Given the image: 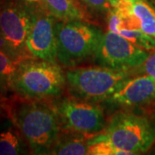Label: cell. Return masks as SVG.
<instances>
[{
    "instance_id": "cell-1",
    "label": "cell",
    "mask_w": 155,
    "mask_h": 155,
    "mask_svg": "<svg viewBox=\"0 0 155 155\" xmlns=\"http://www.w3.org/2000/svg\"><path fill=\"white\" fill-rule=\"evenodd\" d=\"M0 106L25 139L30 153L49 154L61 130L54 102L13 94L1 97Z\"/></svg>"
},
{
    "instance_id": "cell-2",
    "label": "cell",
    "mask_w": 155,
    "mask_h": 155,
    "mask_svg": "<svg viewBox=\"0 0 155 155\" xmlns=\"http://www.w3.org/2000/svg\"><path fill=\"white\" fill-rule=\"evenodd\" d=\"M66 87V72L58 62L30 57L18 67L11 91L22 97L48 99L61 96Z\"/></svg>"
},
{
    "instance_id": "cell-3",
    "label": "cell",
    "mask_w": 155,
    "mask_h": 155,
    "mask_svg": "<svg viewBox=\"0 0 155 155\" xmlns=\"http://www.w3.org/2000/svg\"><path fill=\"white\" fill-rule=\"evenodd\" d=\"M103 35V29L94 22L57 21V62L63 67L72 68L79 67L86 61H93Z\"/></svg>"
},
{
    "instance_id": "cell-4",
    "label": "cell",
    "mask_w": 155,
    "mask_h": 155,
    "mask_svg": "<svg viewBox=\"0 0 155 155\" xmlns=\"http://www.w3.org/2000/svg\"><path fill=\"white\" fill-rule=\"evenodd\" d=\"M98 134L131 154L143 153L155 142V119L118 111L111 116L104 131Z\"/></svg>"
},
{
    "instance_id": "cell-5",
    "label": "cell",
    "mask_w": 155,
    "mask_h": 155,
    "mask_svg": "<svg viewBox=\"0 0 155 155\" xmlns=\"http://www.w3.org/2000/svg\"><path fill=\"white\" fill-rule=\"evenodd\" d=\"M128 71L101 66L76 67L66 72L67 86L72 97L98 103L109 99L130 77Z\"/></svg>"
},
{
    "instance_id": "cell-6",
    "label": "cell",
    "mask_w": 155,
    "mask_h": 155,
    "mask_svg": "<svg viewBox=\"0 0 155 155\" xmlns=\"http://www.w3.org/2000/svg\"><path fill=\"white\" fill-rule=\"evenodd\" d=\"M54 104L62 130L91 137L105 128L107 120L104 109L94 102L72 97Z\"/></svg>"
},
{
    "instance_id": "cell-7",
    "label": "cell",
    "mask_w": 155,
    "mask_h": 155,
    "mask_svg": "<svg viewBox=\"0 0 155 155\" xmlns=\"http://www.w3.org/2000/svg\"><path fill=\"white\" fill-rule=\"evenodd\" d=\"M34 9L35 3L28 0H0V33L12 49L24 57H32L26 48V40Z\"/></svg>"
},
{
    "instance_id": "cell-8",
    "label": "cell",
    "mask_w": 155,
    "mask_h": 155,
    "mask_svg": "<svg viewBox=\"0 0 155 155\" xmlns=\"http://www.w3.org/2000/svg\"><path fill=\"white\" fill-rule=\"evenodd\" d=\"M151 54L110 30L104 33L93 61L101 67L128 71L141 67Z\"/></svg>"
},
{
    "instance_id": "cell-9",
    "label": "cell",
    "mask_w": 155,
    "mask_h": 155,
    "mask_svg": "<svg viewBox=\"0 0 155 155\" xmlns=\"http://www.w3.org/2000/svg\"><path fill=\"white\" fill-rule=\"evenodd\" d=\"M57 21L41 0L35 3L32 22L26 40V48L32 57L57 62L55 41Z\"/></svg>"
},
{
    "instance_id": "cell-10",
    "label": "cell",
    "mask_w": 155,
    "mask_h": 155,
    "mask_svg": "<svg viewBox=\"0 0 155 155\" xmlns=\"http://www.w3.org/2000/svg\"><path fill=\"white\" fill-rule=\"evenodd\" d=\"M122 107H136L155 102V81L147 74L127 78L109 99Z\"/></svg>"
},
{
    "instance_id": "cell-11",
    "label": "cell",
    "mask_w": 155,
    "mask_h": 155,
    "mask_svg": "<svg viewBox=\"0 0 155 155\" xmlns=\"http://www.w3.org/2000/svg\"><path fill=\"white\" fill-rule=\"evenodd\" d=\"M58 21L94 22L90 12L79 0H41Z\"/></svg>"
},
{
    "instance_id": "cell-12",
    "label": "cell",
    "mask_w": 155,
    "mask_h": 155,
    "mask_svg": "<svg viewBox=\"0 0 155 155\" xmlns=\"http://www.w3.org/2000/svg\"><path fill=\"white\" fill-rule=\"evenodd\" d=\"M90 136L61 130L49 154L85 155L88 154Z\"/></svg>"
},
{
    "instance_id": "cell-13",
    "label": "cell",
    "mask_w": 155,
    "mask_h": 155,
    "mask_svg": "<svg viewBox=\"0 0 155 155\" xmlns=\"http://www.w3.org/2000/svg\"><path fill=\"white\" fill-rule=\"evenodd\" d=\"M28 151L29 148L25 139L9 120V125L0 132V155L25 154L29 153Z\"/></svg>"
},
{
    "instance_id": "cell-14",
    "label": "cell",
    "mask_w": 155,
    "mask_h": 155,
    "mask_svg": "<svg viewBox=\"0 0 155 155\" xmlns=\"http://www.w3.org/2000/svg\"><path fill=\"white\" fill-rule=\"evenodd\" d=\"M28 58L30 57H18L0 51V98L11 91V81L18 67Z\"/></svg>"
},
{
    "instance_id": "cell-15",
    "label": "cell",
    "mask_w": 155,
    "mask_h": 155,
    "mask_svg": "<svg viewBox=\"0 0 155 155\" xmlns=\"http://www.w3.org/2000/svg\"><path fill=\"white\" fill-rule=\"evenodd\" d=\"M131 12L138 19L140 28L155 39V7L145 0H130Z\"/></svg>"
},
{
    "instance_id": "cell-16",
    "label": "cell",
    "mask_w": 155,
    "mask_h": 155,
    "mask_svg": "<svg viewBox=\"0 0 155 155\" xmlns=\"http://www.w3.org/2000/svg\"><path fill=\"white\" fill-rule=\"evenodd\" d=\"M89 155H128L129 152L120 149L108 140L103 139L99 134L90 137L88 140Z\"/></svg>"
},
{
    "instance_id": "cell-17",
    "label": "cell",
    "mask_w": 155,
    "mask_h": 155,
    "mask_svg": "<svg viewBox=\"0 0 155 155\" xmlns=\"http://www.w3.org/2000/svg\"><path fill=\"white\" fill-rule=\"evenodd\" d=\"M118 34L142 49L150 53L155 50V39L143 32L140 28H121Z\"/></svg>"
},
{
    "instance_id": "cell-18",
    "label": "cell",
    "mask_w": 155,
    "mask_h": 155,
    "mask_svg": "<svg viewBox=\"0 0 155 155\" xmlns=\"http://www.w3.org/2000/svg\"><path fill=\"white\" fill-rule=\"evenodd\" d=\"M81 3L88 11L90 10L93 13L105 16V17L112 8L109 0H81Z\"/></svg>"
},
{
    "instance_id": "cell-19",
    "label": "cell",
    "mask_w": 155,
    "mask_h": 155,
    "mask_svg": "<svg viewBox=\"0 0 155 155\" xmlns=\"http://www.w3.org/2000/svg\"><path fill=\"white\" fill-rule=\"evenodd\" d=\"M142 69L155 81V50L153 51L142 64Z\"/></svg>"
},
{
    "instance_id": "cell-20",
    "label": "cell",
    "mask_w": 155,
    "mask_h": 155,
    "mask_svg": "<svg viewBox=\"0 0 155 155\" xmlns=\"http://www.w3.org/2000/svg\"><path fill=\"white\" fill-rule=\"evenodd\" d=\"M0 51H3V52H5V53H8L10 54H12L14 56H18V57H24V56L19 55L18 54H17L14 50L12 49L11 46L9 45V43L6 41V40L4 37L3 35L0 33Z\"/></svg>"
},
{
    "instance_id": "cell-21",
    "label": "cell",
    "mask_w": 155,
    "mask_h": 155,
    "mask_svg": "<svg viewBox=\"0 0 155 155\" xmlns=\"http://www.w3.org/2000/svg\"><path fill=\"white\" fill-rule=\"evenodd\" d=\"M112 7L127 8L130 5V0H109Z\"/></svg>"
},
{
    "instance_id": "cell-22",
    "label": "cell",
    "mask_w": 155,
    "mask_h": 155,
    "mask_svg": "<svg viewBox=\"0 0 155 155\" xmlns=\"http://www.w3.org/2000/svg\"><path fill=\"white\" fill-rule=\"evenodd\" d=\"M146 2H147L148 4H150L151 5L154 6L155 7V0H145Z\"/></svg>"
},
{
    "instance_id": "cell-23",
    "label": "cell",
    "mask_w": 155,
    "mask_h": 155,
    "mask_svg": "<svg viewBox=\"0 0 155 155\" xmlns=\"http://www.w3.org/2000/svg\"><path fill=\"white\" fill-rule=\"evenodd\" d=\"M2 116H5V114H4V111H3L2 108H1V106H0V118H1Z\"/></svg>"
},
{
    "instance_id": "cell-24",
    "label": "cell",
    "mask_w": 155,
    "mask_h": 155,
    "mask_svg": "<svg viewBox=\"0 0 155 155\" xmlns=\"http://www.w3.org/2000/svg\"><path fill=\"white\" fill-rule=\"evenodd\" d=\"M29 2H32V3H35V2H39L40 0H28Z\"/></svg>"
},
{
    "instance_id": "cell-25",
    "label": "cell",
    "mask_w": 155,
    "mask_h": 155,
    "mask_svg": "<svg viewBox=\"0 0 155 155\" xmlns=\"http://www.w3.org/2000/svg\"><path fill=\"white\" fill-rule=\"evenodd\" d=\"M79 1H80V2H81V0H79Z\"/></svg>"
}]
</instances>
